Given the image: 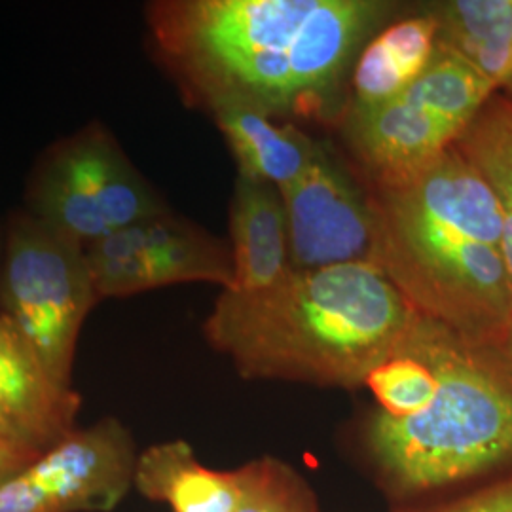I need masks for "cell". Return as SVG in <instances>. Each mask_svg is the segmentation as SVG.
I'll return each mask as SVG.
<instances>
[{"mask_svg": "<svg viewBox=\"0 0 512 512\" xmlns=\"http://www.w3.org/2000/svg\"><path fill=\"white\" fill-rule=\"evenodd\" d=\"M370 0H162L148 4L158 54L203 109L238 103L266 116L332 90L387 12Z\"/></svg>", "mask_w": 512, "mask_h": 512, "instance_id": "obj_1", "label": "cell"}, {"mask_svg": "<svg viewBox=\"0 0 512 512\" xmlns=\"http://www.w3.org/2000/svg\"><path fill=\"white\" fill-rule=\"evenodd\" d=\"M368 200L372 266L423 317L503 344L512 327L503 209L458 145L403 181H374Z\"/></svg>", "mask_w": 512, "mask_h": 512, "instance_id": "obj_2", "label": "cell"}, {"mask_svg": "<svg viewBox=\"0 0 512 512\" xmlns=\"http://www.w3.org/2000/svg\"><path fill=\"white\" fill-rule=\"evenodd\" d=\"M420 313L372 264L291 270L260 291L222 289L203 323L247 380L359 389Z\"/></svg>", "mask_w": 512, "mask_h": 512, "instance_id": "obj_3", "label": "cell"}, {"mask_svg": "<svg viewBox=\"0 0 512 512\" xmlns=\"http://www.w3.org/2000/svg\"><path fill=\"white\" fill-rule=\"evenodd\" d=\"M437 391L421 412H374L366 458L385 494L412 501L512 467V361L503 344L475 342L421 315Z\"/></svg>", "mask_w": 512, "mask_h": 512, "instance_id": "obj_4", "label": "cell"}, {"mask_svg": "<svg viewBox=\"0 0 512 512\" xmlns=\"http://www.w3.org/2000/svg\"><path fill=\"white\" fill-rule=\"evenodd\" d=\"M97 304L86 247L25 209L14 213L4 228L0 315L61 385L73 387L80 330Z\"/></svg>", "mask_w": 512, "mask_h": 512, "instance_id": "obj_5", "label": "cell"}, {"mask_svg": "<svg viewBox=\"0 0 512 512\" xmlns=\"http://www.w3.org/2000/svg\"><path fill=\"white\" fill-rule=\"evenodd\" d=\"M25 203L29 215L82 247L169 213L101 124H90L44 152L31 173Z\"/></svg>", "mask_w": 512, "mask_h": 512, "instance_id": "obj_6", "label": "cell"}, {"mask_svg": "<svg viewBox=\"0 0 512 512\" xmlns=\"http://www.w3.org/2000/svg\"><path fill=\"white\" fill-rule=\"evenodd\" d=\"M86 256L99 302L183 283L234 285L232 247L171 213L114 232Z\"/></svg>", "mask_w": 512, "mask_h": 512, "instance_id": "obj_7", "label": "cell"}, {"mask_svg": "<svg viewBox=\"0 0 512 512\" xmlns=\"http://www.w3.org/2000/svg\"><path fill=\"white\" fill-rule=\"evenodd\" d=\"M137 456L114 418L74 431L0 486V512H107L128 494Z\"/></svg>", "mask_w": 512, "mask_h": 512, "instance_id": "obj_8", "label": "cell"}, {"mask_svg": "<svg viewBox=\"0 0 512 512\" xmlns=\"http://www.w3.org/2000/svg\"><path fill=\"white\" fill-rule=\"evenodd\" d=\"M279 192L293 270L372 264L374 217L368 194L327 148L296 183Z\"/></svg>", "mask_w": 512, "mask_h": 512, "instance_id": "obj_9", "label": "cell"}, {"mask_svg": "<svg viewBox=\"0 0 512 512\" xmlns=\"http://www.w3.org/2000/svg\"><path fill=\"white\" fill-rule=\"evenodd\" d=\"M349 133L372 181L395 183L437 160L463 129L399 97L378 109L351 114Z\"/></svg>", "mask_w": 512, "mask_h": 512, "instance_id": "obj_10", "label": "cell"}, {"mask_svg": "<svg viewBox=\"0 0 512 512\" xmlns=\"http://www.w3.org/2000/svg\"><path fill=\"white\" fill-rule=\"evenodd\" d=\"M0 401L21 421L42 454L71 437L80 395L61 385L42 365L37 351L0 315Z\"/></svg>", "mask_w": 512, "mask_h": 512, "instance_id": "obj_11", "label": "cell"}, {"mask_svg": "<svg viewBox=\"0 0 512 512\" xmlns=\"http://www.w3.org/2000/svg\"><path fill=\"white\" fill-rule=\"evenodd\" d=\"M230 238L236 291H260L289 274V230L281 192L238 175L230 202Z\"/></svg>", "mask_w": 512, "mask_h": 512, "instance_id": "obj_12", "label": "cell"}, {"mask_svg": "<svg viewBox=\"0 0 512 512\" xmlns=\"http://www.w3.org/2000/svg\"><path fill=\"white\" fill-rule=\"evenodd\" d=\"M207 112L234 152L239 175L285 190L321 154L323 145L294 128H279L270 116L238 103H220Z\"/></svg>", "mask_w": 512, "mask_h": 512, "instance_id": "obj_13", "label": "cell"}, {"mask_svg": "<svg viewBox=\"0 0 512 512\" xmlns=\"http://www.w3.org/2000/svg\"><path fill=\"white\" fill-rule=\"evenodd\" d=\"M133 486L173 512H238L241 480L236 471H215L184 440L156 444L137 456Z\"/></svg>", "mask_w": 512, "mask_h": 512, "instance_id": "obj_14", "label": "cell"}, {"mask_svg": "<svg viewBox=\"0 0 512 512\" xmlns=\"http://www.w3.org/2000/svg\"><path fill=\"white\" fill-rule=\"evenodd\" d=\"M437 19H403L374 38L353 74V112L361 114L399 99L437 52Z\"/></svg>", "mask_w": 512, "mask_h": 512, "instance_id": "obj_15", "label": "cell"}, {"mask_svg": "<svg viewBox=\"0 0 512 512\" xmlns=\"http://www.w3.org/2000/svg\"><path fill=\"white\" fill-rule=\"evenodd\" d=\"M440 48L463 57L495 88H507L512 52V0H452L433 8Z\"/></svg>", "mask_w": 512, "mask_h": 512, "instance_id": "obj_16", "label": "cell"}, {"mask_svg": "<svg viewBox=\"0 0 512 512\" xmlns=\"http://www.w3.org/2000/svg\"><path fill=\"white\" fill-rule=\"evenodd\" d=\"M494 188L503 209V258L512 294V99L494 95L456 141Z\"/></svg>", "mask_w": 512, "mask_h": 512, "instance_id": "obj_17", "label": "cell"}, {"mask_svg": "<svg viewBox=\"0 0 512 512\" xmlns=\"http://www.w3.org/2000/svg\"><path fill=\"white\" fill-rule=\"evenodd\" d=\"M494 84L463 57L437 44L427 69L401 95L444 122L465 129L495 95Z\"/></svg>", "mask_w": 512, "mask_h": 512, "instance_id": "obj_18", "label": "cell"}, {"mask_svg": "<svg viewBox=\"0 0 512 512\" xmlns=\"http://www.w3.org/2000/svg\"><path fill=\"white\" fill-rule=\"evenodd\" d=\"M420 317L399 351L378 366L366 380L378 410L391 420L416 416L431 403L437 391V372L425 348Z\"/></svg>", "mask_w": 512, "mask_h": 512, "instance_id": "obj_19", "label": "cell"}, {"mask_svg": "<svg viewBox=\"0 0 512 512\" xmlns=\"http://www.w3.org/2000/svg\"><path fill=\"white\" fill-rule=\"evenodd\" d=\"M238 473V512H319L308 482L279 459H256L239 467Z\"/></svg>", "mask_w": 512, "mask_h": 512, "instance_id": "obj_20", "label": "cell"}, {"mask_svg": "<svg viewBox=\"0 0 512 512\" xmlns=\"http://www.w3.org/2000/svg\"><path fill=\"white\" fill-rule=\"evenodd\" d=\"M410 512H512V475L437 507Z\"/></svg>", "mask_w": 512, "mask_h": 512, "instance_id": "obj_21", "label": "cell"}, {"mask_svg": "<svg viewBox=\"0 0 512 512\" xmlns=\"http://www.w3.org/2000/svg\"><path fill=\"white\" fill-rule=\"evenodd\" d=\"M0 442L18 450L25 456H29V458L38 459L44 456L35 444L33 437L21 425V421L12 414V410L2 401H0Z\"/></svg>", "mask_w": 512, "mask_h": 512, "instance_id": "obj_22", "label": "cell"}, {"mask_svg": "<svg viewBox=\"0 0 512 512\" xmlns=\"http://www.w3.org/2000/svg\"><path fill=\"white\" fill-rule=\"evenodd\" d=\"M35 461L37 459L29 458V456H25L18 450L0 442V486L4 482H8L12 476L21 473L25 467H29Z\"/></svg>", "mask_w": 512, "mask_h": 512, "instance_id": "obj_23", "label": "cell"}, {"mask_svg": "<svg viewBox=\"0 0 512 512\" xmlns=\"http://www.w3.org/2000/svg\"><path fill=\"white\" fill-rule=\"evenodd\" d=\"M503 348L509 353V357H511L512 361V327L511 330H509V334H507V338H505V342H503Z\"/></svg>", "mask_w": 512, "mask_h": 512, "instance_id": "obj_24", "label": "cell"}, {"mask_svg": "<svg viewBox=\"0 0 512 512\" xmlns=\"http://www.w3.org/2000/svg\"><path fill=\"white\" fill-rule=\"evenodd\" d=\"M507 88H512V52H511V65H509V82H507Z\"/></svg>", "mask_w": 512, "mask_h": 512, "instance_id": "obj_25", "label": "cell"}, {"mask_svg": "<svg viewBox=\"0 0 512 512\" xmlns=\"http://www.w3.org/2000/svg\"><path fill=\"white\" fill-rule=\"evenodd\" d=\"M2 245H4V232H0V260H2Z\"/></svg>", "mask_w": 512, "mask_h": 512, "instance_id": "obj_26", "label": "cell"}]
</instances>
